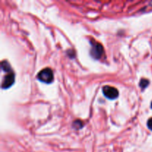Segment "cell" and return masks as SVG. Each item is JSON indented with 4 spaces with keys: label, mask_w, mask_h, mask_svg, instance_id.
I'll return each mask as SVG.
<instances>
[{
    "label": "cell",
    "mask_w": 152,
    "mask_h": 152,
    "mask_svg": "<svg viewBox=\"0 0 152 152\" xmlns=\"http://www.w3.org/2000/svg\"><path fill=\"white\" fill-rule=\"evenodd\" d=\"M91 56L95 59H99L104 53V49L100 43L97 41L91 42Z\"/></svg>",
    "instance_id": "6da1fadb"
},
{
    "label": "cell",
    "mask_w": 152,
    "mask_h": 152,
    "mask_svg": "<svg viewBox=\"0 0 152 152\" xmlns=\"http://www.w3.org/2000/svg\"><path fill=\"white\" fill-rule=\"evenodd\" d=\"M37 78L41 82L45 83H51L53 80V73L50 68H44L40 71L37 75Z\"/></svg>",
    "instance_id": "7a4b0ae2"
},
{
    "label": "cell",
    "mask_w": 152,
    "mask_h": 152,
    "mask_svg": "<svg viewBox=\"0 0 152 152\" xmlns=\"http://www.w3.org/2000/svg\"><path fill=\"white\" fill-rule=\"evenodd\" d=\"M102 92L105 97L109 99H115L119 96V92L117 88L114 87L109 86V85L104 86L102 88Z\"/></svg>",
    "instance_id": "3957f363"
},
{
    "label": "cell",
    "mask_w": 152,
    "mask_h": 152,
    "mask_svg": "<svg viewBox=\"0 0 152 152\" xmlns=\"http://www.w3.org/2000/svg\"><path fill=\"white\" fill-rule=\"evenodd\" d=\"M14 81H15V74L13 72V71L11 72H8V74L4 76V79L2 80V89H7V88H10L14 83Z\"/></svg>",
    "instance_id": "277c9868"
},
{
    "label": "cell",
    "mask_w": 152,
    "mask_h": 152,
    "mask_svg": "<svg viewBox=\"0 0 152 152\" xmlns=\"http://www.w3.org/2000/svg\"><path fill=\"white\" fill-rule=\"evenodd\" d=\"M2 70H3L5 72H8V73L13 71L10 66L9 63L7 61H2Z\"/></svg>",
    "instance_id": "5b68a950"
},
{
    "label": "cell",
    "mask_w": 152,
    "mask_h": 152,
    "mask_svg": "<svg viewBox=\"0 0 152 152\" xmlns=\"http://www.w3.org/2000/svg\"><path fill=\"white\" fill-rule=\"evenodd\" d=\"M149 85V81L146 79H142L140 82V86L142 89H145Z\"/></svg>",
    "instance_id": "8992f818"
},
{
    "label": "cell",
    "mask_w": 152,
    "mask_h": 152,
    "mask_svg": "<svg viewBox=\"0 0 152 152\" xmlns=\"http://www.w3.org/2000/svg\"><path fill=\"white\" fill-rule=\"evenodd\" d=\"M73 125H74L76 128H79L81 127L82 128V123L81 122V121H79V120H76V121H75L74 122H73Z\"/></svg>",
    "instance_id": "52a82bcc"
},
{
    "label": "cell",
    "mask_w": 152,
    "mask_h": 152,
    "mask_svg": "<svg viewBox=\"0 0 152 152\" xmlns=\"http://www.w3.org/2000/svg\"><path fill=\"white\" fill-rule=\"evenodd\" d=\"M147 125H148V128L151 131H152V117L148 120Z\"/></svg>",
    "instance_id": "ba28073f"
},
{
    "label": "cell",
    "mask_w": 152,
    "mask_h": 152,
    "mask_svg": "<svg viewBox=\"0 0 152 152\" xmlns=\"http://www.w3.org/2000/svg\"><path fill=\"white\" fill-rule=\"evenodd\" d=\"M151 108H152V102H151Z\"/></svg>",
    "instance_id": "9c48e42d"
}]
</instances>
